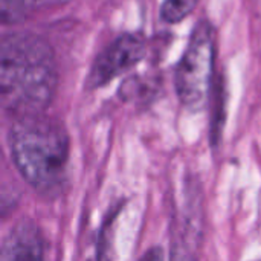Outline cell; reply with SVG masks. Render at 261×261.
Listing matches in <instances>:
<instances>
[{"label":"cell","mask_w":261,"mask_h":261,"mask_svg":"<svg viewBox=\"0 0 261 261\" xmlns=\"http://www.w3.org/2000/svg\"><path fill=\"white\" fill-rule=\"evenodd\" d=\"M12 161L21 177L41 193L63 185L69 161V136L64 127L38 115L20 116L9 130Z\"/></svg>","instance_id":"cell-2"},{"label":"cell","mask_w":261,"mask_h":261,"mask_svg":"<svg viewBox=\"0 0 261 261\" xmlns=\"http://www.w3.org/2000/svg\"><path fill=\"white\" fill-rule=\"evenodd\" d=\"M199 0H165L161 8V15L167 23H177L190 15Z\"/></svg>","instance_id":"cell-7"},{"label":"cell","mask_w":261,"mask_h":261,"mask_svg":"<svg viewBox=\"0 0 261 261\" xmlns=\"http://www.w3.org/2000/svg\"><path fill=\"white\" fill-rule=\"evenodd\" d=\"M214 38L208 21H200L190 38V43L177 63L174 73L176 93L180 102L191 112L205 109L213 78Z\"/></svg>","instance_id":"cell-3"},{"label":"cell","mask_w":261,"mask_h":261,"mask_svg":"<svg viewBox=\"0 0 261 261\" xmlns=\"http://www.w3.org/2000/svg\"><path fill=\"white\" fill-rule=\"evenodd\" d=\"M70 0H0V15L3 23H18L35 12L61 6Z\"/></svg>","instance_id":"cell-6"},{"label":"cell","mask_w":261,"mask_h":261,"mask_svg":"<svg viewBox=\"0 0 261 261\" xmlns=\"http://www.w3.org/2000/svg\"><path fill=\"white\" fill-rule=\"evenodd\" d=\"M144 54L145 46L138 35H119L98 54L87 76V87L96 89L106 86L109 81L138 64L144 58Z\"/></svg>","instance_id":"cell-4"},{"label":"cell","mask_w":261,"mask_h":261,"mask_svg":"<svg viewBox=\"0 0 261 261\" xmlns=\"http://www.w3.org/2000/svg\"><path fill=\"white\" fill-rule=\"evenodd\" d=\"M41 257L43 239L38 228L32 222H18L2 243V261L40 260Z\"/></svg>","instance_id":"cell-5"},{"label":"cell","mask_w":261,"mask_h":261,"mask_svg":"<svg viewBox=\"0 0 261 261\" xmlns=\"http://www.w3.org/2000/svg\"><path fill=\"white\" fill-rule=\"evenodd\" d=\"M58 72L49 43L29 32L8 34L0 43V101L6 112L40 115L54 99Z\"/></svg>","instance_id":"cell-1"}]
</instances>
